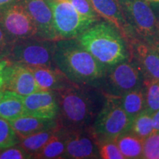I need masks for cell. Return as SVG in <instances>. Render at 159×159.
<instances>
[{
	"label": "cell",
	"instance_id": "1",
	"mask_svg": "<svg viewBox=\"0 0 159 159\" xmlns=\"http://www.w3.org/2000/svg\"><path fill=\"white\" fill-rule=\"evenodd\" d=\"M53 62L71 83L81 86L100 88L108 68L75 39L55 41Z\"/></svg>",
	"mask_w": 159,
	"mask_h": 159
},
{
	"label": "cell",
	"instance_id": "2",
	"mask_svg": "<svg viewBox=\"0 0 159 159\" xmlns=\"http://www.w3.org/2000/svg\"><path fill=\"white\" fill-rule=\"evenodd\" d=\"M54 92L61 127L68 130L91 128L106 97L102 91L76 85Z\"/></svg>",
	"mask_w": 159,
	"mask_h": 159
},
{
	"label": "cell",
	"instance_id": "3",
	"mask_svg": "<svg viewBox=\"0 0 159 159\" xmlns=\"http://www.w3.org/2000/svg\"><path fill=\"white\" fill-rule=\"evenodd\" d=\"M77 39L97 61L106 66L126 61L130 57L127 40L108 21H97Z\"/></svg>",
	"mask_w": 159,
	"mask_h": 159
},
{
	"label": "cell",
	"instance_id": "4",
	"mask_svg": "<svg viewBox=\"0 0 159 159\" xmlns=\"http://www.w3.org/2000/svg\"><path fill=\"white\" fill-rule=\"evenodd\" d=\"M105 97L104 105L91 126L97 141L116 139L121 134L130 130L134 120L123 109L121 97Z\"/></svg>",
	"mask_w": 159,
	"mask_h": 159
},
{
	"label": "cell",
	"instance_id": "5",
	"mask_svg": "<svg viewBox=\"0 0 159 159\" xmlns=\"http://www.w3.org/2000/svg\"><path fill=\"white\" fill-rule=\"evenodd\" d=\"M144 76L136 61H126L108 66L100 87L105 95L122 97L125 93L143 86Z\"/></svg>",
	"mask_w": 159,
	"mask_h": 159
},
{
	"label": "cell",
	"instance_id": "6",
	"mask_svg": "<svg viewBox=\"0 0 159 159\" xmlns=\"http://www.w3.org/2000/svg\"><path fill=\"white\" fill-rule=\"evenodd\" d=\"M55 41L38 38L17 41L11 48L7 58L13 63L26 66L56 68L53 62Z\"/></svg>",
	"mask_w": 159,
	"mask_h": 159
},
{
	"label": "cell",
	"instance_id": "7",
	"mask_svg": "<svg viewBox=\"0 0 159 159\" xmlns=\"http://www.w3.org/2000/svg\"><path fill=\"white\" fill-rule=\"evenodd\" d=\"M59 40L77 39L96 23L97 20L81 15L69 0H47Z\"/></svg>",
	"mask_w": 159,
	"mask_h": 159
},
{
	"label": "cell",
	"instance_id": "8",
	"mask_svg": "<svg viewBox=\"0 0 159 159\" xmlns=\"http://www.w3.org/2000/svg\"><path fill=\"white\" fill-rule=\"evenodd\" d=\"M123 15L136 35L150 43L159 34L156 16L147 0H118Z\"/></svg>",
	"mask_w": 159,
	"mask_h": 159
},
{
	"label": "cell",
	"instance_id": "9",
	"mask_svg": "<svg viewBox=\"0 0 159 159\" xmlns=\"http://www.w3.org/2000/svg\"><path fill=\"white\" fill-rule=\"evenodd\" d=\"M0 25L10 42L37 38L33 19L19 2L0 9Z\"/></svg>",
	"mask_w": 159,
	"mask_h": 159
},
{
	"label": "cell",
	"instance_id": "10",
	"mask_svg": "<svg viewBox=\"0 0 159 159\" xmlns=\"http://www.w3.org/2000/svg\"><path fill=\"white\" fill-rule=\"evenodd\" d=\"M63 158L85 159L99 158L98 144L91 127L89 128L68 130Z\"/></svg>",
	"mask_w": 159,
	"mask_h": 159
},
{
	"label": "cell",
	"instance_id": "11",
	"mask_svg": "<svg viewBox=\"0 0 159 159\" xmlns=\"http://www.w3.org/2000/svg\"><path fill=\"white\" fill-rule=\"evenodd\" d=\"M25 7L37 30V38L48 41H57L54 19L50 5L47 0H19Z\"/></svg>",
	"mask_w": 159,
	"mask_h": 159
},
{
	"label": "cell",
	"instance_id": "12",
	"mask_svg": "<svg viewBox=\"0 0 159 159\" xmlns=\"http://www.w3.org/2000/svg\"><path fill=\"white\" fill-rule=\"evenodd\" d=\"M130 56L138 63L144 80L159 81V55L146 41L135 39L130 41Z\"/></svg>",
	"mask_w": 159,
	"mask_h": 159
},
{
	"label": "cell",
	"instance_id": "13",
	"mask_svg": "<svg viewBox=\"0 0 159 159\" xmlns=\"http://www.w3.org/2000/svg\"><path fill=\"white\" fill-rule=\"evenodd\" d=\"M25 115L38 118L55 119L58 105L54 91H39L24 97Z\"/></svg>",
	"mask_w": 159,
	"mask_h": 159
},
{
	"label": "cell",
	"instance_id": "14",
	"mask_svg": "<svg viewBox=\"0 0 159 159\" xmlns=\"http://www.w3.org/2000/svg\"><path fill=\"white\" fill-rule=\"evenodd\" d=\"M99 16L113 24L127 41L137 39L136 34L126 21L118 0H90Z\"/></svg>",
	"mask_w": 159,
	"mask_h": 159
},
{
	"label": "cell",
	"instance_id": "15",
	"mask_svg": "<svg viewBox=\"0 0 159 159\" xmlns=\"http://www.w3.org/2000/svg\"><path fill=\"white\" fill-rule=\"evenodd\" d=\"M4 89L24 97L41 91L30 69L26 66L17 63H13L9 78Z\"/></svg>",
	"mask_w": 159,
	"mask_h": 159
},
{
	"label": "cell",
	"instance_id": "16",
	"mask_svg": "<svg viewBox=\"0 0 159 159\" xmlns=\"http://www.w3.org/2000/svg\"><path fill=\"white\" fill-rule=\"evenodd\" d=\"M33 72L41 90L56 91L74 84L57 68L46 66H27Z\"/></svg>",
	"mask_w": 159,
	"mask_h": 159
},
{
	"label": "cell",
	"instance_id": "17",
	"mask_svg": "<svg viewBox=\"0 0 159 159\" xmlns=\"http://www.w3.org/2000/svg\"><path fill=\"white\" fill-rule=\"evenodd\" d=\"M9 122L20 139L41 131L59 128L55 119L38 118L27 115H24Z\"/></svg>",
	"mask_w": 159,
	"mask_h": 159
},
{
	"label": "cell",
	"instance_id": "18",
	"mask_svg": "<svg viewBox=\"0 0 159 159\" xmlns=\"http://www.w3.org/2000/svg\"><path fill=\"white\" fill-rule=\"evenodd\" d=\"M25 115L24 96L7 90L0 102V116L8 122Z\"/></svg>",
	"mask_w": 159,
	"mask_h": 159
},
{
	"label": "cell",
	"instance_id": "19",
	"mask_svg": "<svg viewBox=\"0 0 159 159\" xmlns=\"http://www.w3.org/2000/svg\"><path fill=\"white\" fill-rule=\"evenodd\" d=\"M67 129L61 127L50 140L35 157L38 158H61L64 157L66 145Z\"/></svg>",
	"mask_w": 159,
	"mask_h": 159
},
{
	"label": "cell",
	"instance_id": "20",
	"mask_svg": "<svg viewBox=\"0 0 159 159\" xmlns=\"http://www.w3.org/2000/svg\"><path fill=\"white\" fill-rule=\"evenodd\" d=\"M125 158H142L144 140L130 131L121 134L115 139Z\"/></svg>",
	"mask_w": 159,
	"mask_h": 159
},
{
	"label": "cell",
	"instance_id": "21",
	"mask_svg": "<svg viewBox=\"0 0 159 159\" xmlns=\"http://www.w3.org/2000/svg\"><path fill=\"white\" fill-rule=\"evenodd\" d=\"M120 99L123 109L134 119L145 109L144 84L141 88L125 93L120 97Z\"/></svg>",
	"mask_w": 159,
	"mask_h": 159
},
{
	"label": "cell",
	"instance_id": "22",
	"mask_svg": "<svg viewBox=\"0 0 159 159\" xmlns=\"http://www.w3.org/2000/svg\"><path fill=\"white\" fill-rule=\"evenodd\" d=\"M60 128L41 131L20 139L19 146L31 156H35Z\"/></svg>",
	"mask_w": 159,
	"mask_h": 159
},
{
	"label": "cell",
	"instance_id": "23",
	"mask_svg": "<svg viewBox=\"0 0 159 159\" xmlns=\"http://www.w3.org/2000/svg\"><path fill=\"white\" fill-rule=\"evenodd\" d=\"M130 131L143 140L148 138L153 133L152 114L145 109L142 111L134 119Z\"/></svg>",
	"mask_w": 159,
	"mask_h": 159
},
{
	"label": "cell",
	"instance_id": "24",
	"mask_svg": "<svg viewBox=\"0 0 159 159\" xmlns=\"http://www.w3.org/2000/svg\"><path fill=\"white\" fill-rule=\"evenodd\" d=\"M145 110L152 114L159 110V81L144 80Z\"/></svg>",
	"mask_w": 159,
	"mask_h": 159
},
{
	"label": "cell",
	"instance_id": "25",
	"mask_svg": "<svg viewBox=\"0 0 159 159\" xmlns=\"http://www.w3.org/2000/svg\"><path fill=\"white\" fill-rule=\"evenodd\" d=\"M19 142L20 139L11 123L0 116V149L11 148Z\"/></svg>",
	"mask_w": 159,
	"mask_h": 159
},
{
	"label": "cell",
	"instance_id": "26",
	"mask_svg": "<svg viewBox=\"0 0 159 159\" xmlns=\"http://www.w3.org/2000/svg\"><path fill=\"white\" fill-rule=\"evenodd\" d=\"M99 158L103 159H125L115 139L97 141Z\"/></svg>",
	"mask_w": 159,
	"mask_h": 159
},
{
	"label": "cell",
	"instance_id": "27",
	"mask_svg": "<svg viewBox=\"0 0 159 159\" xmlns=\"http://www.w3.org/2000/svg\"><path fill=\"white\" fill-rule=\"evenodd\" d=\"M142 158L159 159V131L153 132L144 140Z\"/></svg>",
	"mask_w": 159,
	"mask_h": 159
},
{
	"label": "cell",
	"instance_id": "28",
	"mask_svg": "<svg viewBox=\"0 0 159 159\" xmlns=\"http://www.w3.org/2000/svg\"><path fill=\"white\" fill-rule=\"evenodd\" d=\"M75 8L84 16L98 21L99 16L95 11L90 0H69Z\"/></svg>",
	"mask_w": 159,
	"mask_h": 159
},
{
	"label": "cell",
	"instance_id": "29",
	"mask_svg": "<svg viewBox=\"0 0 159 159\" xmlns=\"http://www.w3.org/2000/svg\"><path fill=\"white\" fill-rule=\"evenodd\" d=\"M31 156L27 153L21 147H11V148L3 149L0 152V159H25L30 158Z\"/></svg>",
	"mask_w": 159,
	"mask_h": 159
},
{
	"label": "cell",
	"instance_id": "30",
	"mask_svg": "<svg viewBox=\"0 0 159 159\" xmlns=\"http://www.w3.org/2000/svg\"><path fill=\"white\" fill-rule=\"evenodd\" d=\"M13 63L7 58L0 57V89H4L11 74Z\"/></svg>",
	"mask_w": 159,
	"mask_h": 159
},
{
	"label": "cell",
	"instance_id": "31",
	"mask_svg": "<svg viewBox=\"0 0 159 159\" xmlns=\"http://www.w3.org/2000/svg\"><path fill=\"white\" fill-rule=\"evenodd\" d=\"M9 41L5 31L0 25V55L5 52Z\"/></svg>",
	"mask_w": 159,
	"mask_h": 159
},
{
	"label": "cell",
	"instance_id": "32",
	"mask_svg": "<svg viewBox=\"0 0 159 159\" xmlns=\"http://www.w3.org/2000/svg\"><path fill=\"white\" fill-rule=\"evenodd\" d=\"M150 5L152 7V11L156 16L157 25H158V27L159 29V1L157 2H150Z\"/></svg>",
	"mask_w": 159,
	"mask_h": 159
},
{
	"label": "cell",
	"instance_id": "33",
	"mask_svg": "<svg viewBox=\"0 0 159 159\" xmlns=\"http://www.w3.org/2000/svg\"><path fill=\"white\" fill-rule=\"evenodd\" d=\"M152 122L153 126V132L159 131V110L152 114Z\"/></svg>",
	"mask_w": 159,
	"mask_h": 159
},
{
	"label": "cell",
	"instance_id": "34",
	"mask_svg": "<svg viewBox=\"0 0 159 159\" xmlns=\"http://www.w3.org/2000/svg\"><path fill=\"white\" fill-rule=\"evenodd\" d=\"M19 1V0H0V9L4 8V7L17 2Z\"/></svg>",
	"mask_w": 159,
	"mask_h": 159
},
{
	"label": "cell",
	"instance_id": "35",
	"mask_svg": "<svg viewBox=\"0 0 159 159\" xmlns=\"http://www.w3.org/2000/svg\"><path fill=\"white\" fill-rule=\"evenodd\" d=\"M149 43H150V44L155 49H156V51L158 53L159 55V34L158 35V36L155 38V39Z\"/></svg>",
	"mask_w": 159,
	"mask_h": 159
},
{
	"label": "cell",
	"instance_id": "36",
	"mask_svg": "<svg viewBox=\"0 0 159 159\" xmlns=\"http://www.w3.org/2000/svg\"><path fill=\"white\" fill-rule=\"evenodd\" d=\"M6 92V89H0V102H1V100L2 99L4 95H5Z\"/></svg>",
	"mask_w": 159,
	"mask_h": 159
},
{
	"label": "cell",
	"instance_id": "37",
	"mask_svg": "<svg viewBox=\"0 0 159 159\" xmlns=\"http://www.w3.org/2000/svg\"><path fill=\"white\" fill-rule=\"evenodd\" d=\"M147 1H148V2H157V1H159V0H147Z\"/></svg>",
	"mask_w": 159,
	"mask_h": 159
}]
</instances>
